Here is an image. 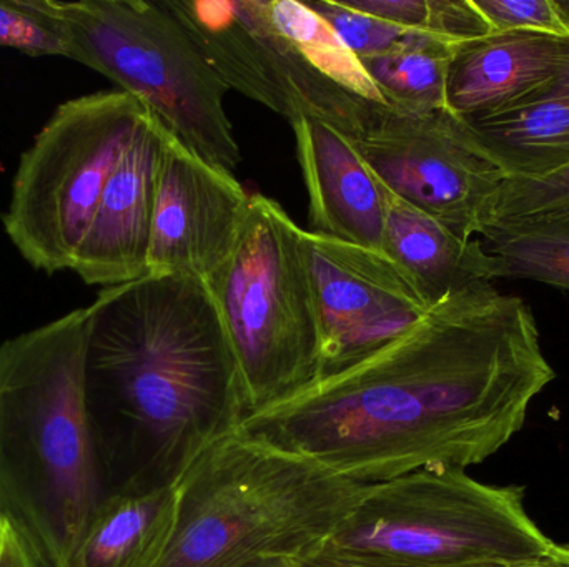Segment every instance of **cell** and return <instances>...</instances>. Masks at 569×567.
<instances>
[{
  "label": "cell",
  "mask_w": 569,
  "mask_h": 567,
  "mask_svg": "<svg viewBox=\"0 0 569 567\" xmlns=\"http://www.w3.org/2000/svg\"><path fill=\"white\" fill-rule=\"evenodd\" d=\"M555 378L527 302L481 282L363 362L247 416L239 429L341 478L378 485L487 462L521 432Z\"/></svg>",
  "instance_id": "6da1fadb"
},
{
  "label": "cell",
  "mask_w": 569,
  "mask_h": 567,
  "mask_svg": "<svg viewBox=\"0 0 569 567\" xmlns=\"http://www.w3.org/2000/svg\"><path fill=\"white\" fill-rule=\"evenodd\" d=\"M89 312L86 409L107 498L177 485L249 416L206 280L146 275Z\"/></svg>",
  "instance_id": "7a4b0ae2"
},
{
  "label": "cell",
  "mask_w": 569,
  "mask_h": 567,
  "mask_svg": "<svg viewBox=\"0 0 569 567\" xmlns=\"http://www.w3.org/2000/svg\"><path fill=\"white\" fill-rule=\"evenodd\" d=\"M90 312L0 345V518L39 567H69L107 495L86 409Z\"/></svg>",
  "instance_id": "3957f363"
},
{
  "label": "cell",
  "mask_w": 569,
  "mask_h": 567,
  "mask_svg": "<svg viewBox=\"0 0 569 567\" xmlns=\"http://www.w3.org/2000/svg\"><path fill=\"white\" fill-rule=\"evenodd\" d=\"M371 485L237 432L176 485V526L156 567H250L318 551Z\"/></svg>",
  "instance_id": "277c9868"
},
{
  "label": "cell",
  "mask_w": 569,
  "mask_h": 567,
  "mask_svg": "<svg viewBox=\"0 0 569 567\" xmlns=\"http://www.w3.org/2000/svg\"><path fill=\"white\" fill-rule=\"evenodd\" d=\"M553 546L521 486L437 468L371 485L323 548L408 567H520Z\"/></svg>",
  "instance_id": "5b68a950"
},
{
  "label": "cell",
  "mask_w": 569,
  "mask_h": 567,
  "mask_svg": "<svg viewBox=\"0 0 569 567\" xmlns=\"http://www.w3.org/2000/svg\"><path fill=\"white\" fill-rule=\"evenodd\" d=\"M42 2L62 29L67 59L112 80L207 162L230 172L242 162L223 103L229 87L167 2Z\"/></svg>",
  "instance_id": "8992f818"
},
{
  "label": "cell",
  "mask_w": 569,
  "mask_h": 567,
  "mask_svg": "<svg viewBox=\"0 0 569 567\" xmlns=\"http://www.w3.org/2000/svg\"><path fill=\"white\" fill-rule=\"evenodd\" d=\"M206 283L239 365L249 416L318 378L320 325L301 229L280 203L250 193L236 246Z\"/></svg>",
  "instance_id": "52a82bcc"
},
{
  "label": "cell",
  "mask_w": 569,
  "mask_h": 567,
  "mask_svg": "<svg viewBox=\"0 0 569 567\" xmlns=\"http://www.w3.org/2000/svg\"><path fill=\"white\" fill-rule=\"evenodd\" d=\"M149 112L120 90L60 103L20 156L2 225L17 252L47 275L72 272L123 149Z\"/></svg>",
  "instance_id": "ba28073f"
},
{
  "label": "cell",
  "mask_w": 569,
  "mask_h": 567,
  "mask_svg": "<svg viewBox=\"0 0 569 567\" xmlns=\"http://www.w3.org/2000/svg\"><path fill=\"white\" fill-rule=\"evenodd\" d=\"M229 90L269 107L288 122L318 120L357 140L380 109L321 80L283 36L266 0L167 2Z\"/></svg>",
  "instance_id": "9c48e42d"
},
{
  "label": "cell",
  "mask_w": 569,
  "mask_h": 567,
  "mask_svg": "<svg viewBox=\"0 0 569 567\" xmlns=\"http://www.w3.org/2000/svg\"><path fill=\"white\" fill-rule=\"evenodd\" d=\"M351 143L391 195L460 239L483 235L505 173L463 119L447 109L425 115L380 109Z\"/></svg>",
  "instance_id": "30bf717a"
},
{
  "label": "cell",
  "mask_w": 569,
  "mask_h": 567,
  "mask_svg": "<svg viewBox=\"0 0 569 567\" xmlns=\"http://www.w3.org/2000/svg\"><path fill=\"white\" fill-rule=\"evenodd\" d=\"M301 250L320 325L317 379L363 362L430 312L410 276L380 250L310 230H301Z\"/></svg>",
  "instance_id": "8fae6325"
},
{
  "label": "cell",
  "mask_w": 569,
  "mask_h": 567,
  "mask_svg": "<svg viewBox=\"0 0 569 567\" xmlns=\"http://www.w3.org/2000/svg\"><path fill=\"white\" fill-rule=\"evenodd\" d=\"M249 206L250 193L230 170L207 162L167 130L147 275L209 279L236 246Z\"/></svg>",
  "instance_id": "7c38bea8"
},
{
  "label": "cell",
  "mask_w": 569,
  "mask_h": 567,
  "mask_svg": "<svg viewBox=\"0 0 569 567\" xmlns=\"http://www.w3.org/2000/svg\"><path fill=\"white\" fill-rule=\"evenodd\" d=\"M166 133L147 112L107 180L73 263L86 285L109 288L147 275Z\"/></svg>",
  "instance_id": "4fadbf2b"
},
{
  "label": "cell",
  "mask_w": 569,
  "mask_h": 567,
  "mask_svg": "<svg viewBox=\"0 0 569 567\" xmlns=\"http://www.w3.org/2000/svg\"><path fill=\"white\" fill-rule=\"evenodd\" d=\"M569 70V39L537 32H491L455 47L447 110L467 122L523 105Z\"/></svg>",
  "instance_id": "5bb4252c"
},
{
  "label": "cell",
  "mask_w": 569,
  "mask_h": 567,
  "mask_svg": "<svg viewBox=\"0 0 569 567\" xmlns=\"http://www.w3.org/2000/svg\"><path fill=\"white\" fill-rule=\"evenodd\" d=\"M311 233L383 252L387 192L350 139L318 120L290 123Z\"/></svg>",
  "instance_id": "9a60e30c"
},
{
  "label": "cell",
  "mask_w": 569,
  "mask_h": 567,
  "mask_svg": "<svg viewBox=\"0 0 569 567\" xmlns=\"http://www.w3.org/2000/svg\"><path fill=\"white\" fill-rule=\"evenodd\" d=\"M383 252L410 276L430 308L455 293L493 282V260L481 240H463L387 189Z\"/></svg>",
  "instance_id": "2e32d148"
},
{
  "label": "cell",
  "mask_w": 569,
  "mask_h": 567,
  "mask_svg": "<svg viewBox=\"0 0 569 567\" xmlns=\"http://www.w3.org/2000/svg\"><path fill=\"white\" fill-rule=\"evenodd\" d=\"M467 123L505 179H538L563 169L569 163V70L523 105Z\"/></svg>",
  "instance_id": "e0dca14e"
},
{
  "label": "cell",
  "mask_w": 569,
  "mask_h": 567,
  "mask_svg": "<svg viewBox=\"0 0 569 567\" xmlns=\"http://www.w3.org/2000/svg\"><path fill=\"white\" fill-rule=\"evenodd\" d=\"M176 515V485L109 496L87 526L69 567H156Z\"/></svg>",
  "instance_id": "ac0fdd59"
},
{
  "label": "cell",
  "mask_w": 569,
  "mask_h": 567,
  "mask_svg": "<svg viewBox=\"0 0 569 567\" xmlns=\"http://www.w3.org/2000/svg\"><path fill=\"white\" fill-rule=\"evenodd\" d=\"M455 43L431 36L361 60L387 105L395 112L425 115L447 109V80Z\"/></svg>",
  "instance_id": "d6986e66"
},
{
  "label": "cell",
  "mask_w": 569,
  "mask_h": 567,
  "mask_svg": "<svg viewBox=\"0 0 569 567\" xmlns=\"http://www.w3.org/2000/svg\"><path fill=\"white\" fill-rule=\"evenodd\" d=\"M273 26L291 40L315 73L351 99L370 107H388L333 27L307 2L266 0Z\"/></svg>",
  "instance_id": "ffe728a7"
},
{
  "label": "cell",
  "mask_w": 569,
  "mask_h": 567,
  "mask_svg": "<svg viewBox=\"0 0 569 567\" xmlns=\"http://www.w3.org/2000/svg\"><path fill=\"white\" fill-rule=\"evenodd\" d=\"M478 240L493 260V280H533L569 292V222L495 225Z\"/></svg>",
  "instance_id": "44dd1931"
},
{
  "label": "cell",
  "mask_w": 569,
  "mask_h": 567,
  "mask_svg": "<svg viewBox=\"0 0 569 567\" xmlns=\"http://www.w3.org/2000/svg\"><path fill=\"white\" fill-rule=\"evenodd\" d=\"M345 6L410 32L460 45L490 36L491 27L473 0H343Z\"/></svg>",
  "instance_id": "7402d4cb"
},
{
  "label": "cell",
  "mask_w": 569,
  "mask_h": 567,
  "mask_svg": "<svg viewBox=\"0 0 569 567\" xmlns=\"http://www.w3.org/2000/svg\"><path fill=\"white\" fill-rule=\"evenodd\" d=\"M530 222H569V163L538 179H505L501 183L487 229Z\"/></svg>",
  "instance_id": "603a6c76"
},
{
  "label": "cell",
  "mask_w": 569,
  "mask_h": 567,
  "mask_svg": "<svg viewBox=\"0 0 569 567\" xmlns=\"http://www.w3.org/2000/svg\"><path fill=\"white\" fill-rule=\"evenodd\" d=\"M307 3L333 27L338 37L360 60L393 52L425 36L350 9L343 0H310Z\"/></svg>",
  "instance_id": "cb8c5ba5"
},
{
  "label": "cell",
  "mask_w": 569,
  "mask_h": 567,
  "mask_svg": "<svg viewBox=\"0 0 569 567\" xmlns=\"http://www.w3.org/2000/svg\"><path fill=\"white\" fill-rule=\"evenodd\" d=\"M0 47L67 59L62 29L42 0H0Z\"/></svg>",
  "instance_id": "d4e9b609"
},
{
  "label": "cell",
  "mask_w": 569,
  "mask_h": 567,
  "mask_svg": "<svg viewBox=\"0 0 569 567\" xmlns=\"http://www.w3.org/2000/svg\"><path fill=\"white\" fill-rule=\"evenodd\" d=\"M491 32H537L567 37L555 0H473Z\"/></svg>",
  "instance_id": "484cf974"
},
{
  "label": "cell",
  "mask_w": 569,
  "mask_h": 567,
  "mask_svg": "<svg viewBox=\"0 0 569 567\" xmlns=\"http://www.w3.org/2000/svg\"><path fill=\"white\" fill-rule=\"evenodd\" d=\"M298 567H408L391 565V563L371 561V559L355 558V556L340 555L330 549H318L305 558L298 559Z\"/></svg>",
  "instance_id": "4316f807"
},
{
  "label": "cell",
  "mask_w": 569,
  "mask_h": 567,
  "mask_svg": "<svg viewBox=\"0 0 569 567\" xmlns=\"http://www.w3.org/2000/svg\"><path fill=\"white\" fill-rule=\"evenodd\" d=\"M0 567H39L10 528L7 529L6 548H3L2 559H0Z\"/></svg>",
  "instance_id": "83f0119b"
},
{
  "label": "cell",
  "mask_w": 569,
  "mask_h": 567,
  "mask_svg": "<svg viewBox=\"0 0 569 567\" xmlns=\"http://www.w3.org/2000/svg\"><path fill=\"white\" fill-rule=\"evenodd\" d=\"M520 567H569V548L555 543L553 548L547 555Z\"/></svg>",
  "instance_id": "f1b7e54d"
},
{
  "label": "cell",
  "mask_w": 569,
  "mask_h": 567,
  "mask_svg": "<svg viewBox=\"0 0 569 567\" xmlns=\"http://www.w3.org/2000/svg\"><path fill=\"white\" fill-rule=\"evenodd\" d=\"M250 567H298L297 561L295 559L287 558H267L262 559V561L257 563V565Z\"/></svg>",
  "instance_id": "f546056e"
},
{
  "label": "cell",
  "mask_w": 569,
  "mask_h": 567,
  "mask_svg": "<svg viewBox=\"0 0 569 567\" xmlns=\"http://www.w3.org/2000/svg\"><path fill=\"white\" fill-rule=\"evenodd\" d=\"M555 3H557L558 13L569 32V0H555Z\"/></svg>",
  "instance_id": "4dcf8cb0"
},
{
  "label": "cell",
  "mask_w": 569,
  "mask_h": 567,
  "mask_svg": "<svg viewBox=\"0 0 569 567\" xmlns=\"http://www.w3.org/2000/svg\"><path fill=\"white\" fill-rule=\"evenodd\" d=\"M7 525L3 523V519L0 518V559H2L3 548H6V539H7Z\"/></svg>",
  "instance_id": "1f68e13d"
}]
</instances>
